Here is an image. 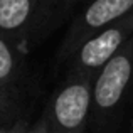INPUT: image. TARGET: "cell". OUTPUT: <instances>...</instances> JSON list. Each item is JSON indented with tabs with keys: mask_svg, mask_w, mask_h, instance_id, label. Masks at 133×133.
Returning <instances> with one entry per match:
<instances>
[{
	"mask_svg": "<svg viewBox=\"0 0 133 133\" xmlns=\"http://www.w3.org/2000/svg\"><path fill=\"white\" fill-rule=\"evenodd\" d=\"M128 133H133V116L130 120V125H128Z\"/></svg>",
	"mask_w": 133,
	"mask_h": 133,
	"instance_id": "9c48e42d",
	"label": "cell"
},
{
	"mask_svg": "<svg viewBox=\"0 0 133 133\" xmlns=\"http://www.w3.org/2000/svg\"><path fill=\"white\" fill-rule=\"evenodd\" d=\"M133 36V12L118 19L111 25L91 36L71 57L66 72L86 74L96 78L98 72L110 62V59L128 42Z\"/></svg>",
	"mask_w": 133,
	"mask_h": 133,
	"instance_id": "277c9868",
	"label": "cell"
},
{
	"mask_svg": "<svg viewBox=\"0 0 133 133\" xmlns=\"http://www.w3.org/2000/svg\"><path fill=\"white\" fill-rule=\"evenodd\" d=\"M130 12H133V0H88L69 22V27L56 52V68L66 69L74 52L91 36Z\"/></svg>",
	"mask_w": 133,
	"mask_h": 133,
	"instance_id": "3957f363",
	"label": "cell"
},
{
	"mask_svg": "<svg viewBox=\"0 0 133 133\" xmlns=\"http://www.w3.org/2000/svg\"><path fill=\"white\" fill-rule=\"evenodd\" d=\"M86 2L88 0H39L27 36L25 51L39 47L52 32L74 17Z\"/></svg>",
	"mask_w": 133,
	"mask_h": 133,
	"instance_id": "8992f818",
	"label": "cell"
},
{
	"mask_svg": "<svg viewBox=\"0 0 133 133\" xmlns=\"http://www.w3.org/2000/svg\"><path fill=\"white\" fill-rule=\"evenodd\" d=\"M22 133H49V128H47V121H45V116L44 113L39 116V120L34 121L32 125H29V127L25 128Z\"/></svg>",
	"mask_w": 133,
	"mask_h": 133,
	"instance_id": "ba28073f",
	"label": "cell"
},
{
	"mask_svg": "<svg viewBox=\"0 0 133 133\" xmlns=\"http://www.w3.org/2000/svg\"><path fill=\"white\" fill-rule=\"evenodd\" d=\"M93 81L91 76L66 72L44 110L49 133H86L89 128Z\"/></svg>",
	"mask_w": 133,
	"mask_h": 133,
	"instance_id": "7a4b0ae2",
	"label": "cell"
},
{
	"mask_svg": "<svg viewBox=\"0 0 133 133\" xmlns=\"http://www.w3.org/2000/svg\"><path fill=\"white\" fill-rule=\"evenodd\" d=\"M133 98V36L98 72L91 91V133H118Z\"/></svg>",
	"mask_w": 133,
	"mask_h": 133,
	"instance_id": "6da1fadb",
	"label": "cell"
},
{
	"mask_svg": "<svg viewBox=\"0 0 133 133\" xmlns=\"http://www.w3.org/2000/svg\"><path fill=\"white\" fill-rule=\"evenodd\" d=\"M39 0H0V32L14 41L22 51Z\"/></svg>",
	"mask_w": 133,
	"mask_h": 133,
	"instance_id": "52a82bcc",
	"label": "cell"
},
{
	"mask_svg": "<svg viewBox=\"0 0 133 133\" xmlns=\"http://www.w3.org/2000/svg\"><path fill=\"white\" fill-rule=\"evenodd\" d=\"M24 74L22 47L0 32V125H12L20 118Z\"/></svg>",
	"mask_w": 133,
	"mask_h": 133,
	"instance_id": "5b68a950",
	"label": "cell"
}]
</instances>
